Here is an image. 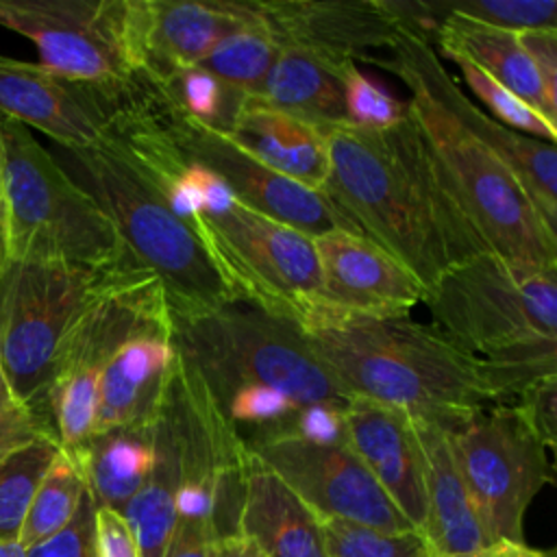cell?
<instances>
[{
    "label": "cell",
    "instance_id": "obj_1",
    "mask_svg": "<svg viewBox=\"0 0 557 557\" xmlns=\"http://www.w3.org/2000/svg\"><path fill=\"white\" fill-rule=\"evenodd\" d=\"M320 133L329 157L322 196L426 292L453 268L490 252L442 181L411 115L383 131L344 124Z\"/></svg>",
    "mask_w": 557,
    "mask_h": 557
},
{
    "label": "cell",
    "instance_id": "obj_2",
    "mask_svg": "<svg viewBox=\"0 0 557 557\" xmlns=\"http://www.w3.org/2000/svg\"><path fill=\"white\" fill-rule=\"evenodd\" d=\"M305 339L350 396L453 429L494 403H507L498 376L461 352L435 326L311 307L298 322Z\"/></svg>",
    "mask_w": 557,
    "mask_h": 557
},
{
    "label": "cell",
    "instance_id": "obj_3",
    "mask_svg": "<svg viewBox=\"0 0 557 557\" xmlns=\"http://www.w3.org/2000/svg\"><path fill=\"white\" fill-rule=\"evenodd\" d=\"M172 324L178 357L239 435L250 429L244 440L272 433L305 407L346 409L352 400L285 318L235 302L172 315Z\"/></svg>",
    "mask_w": 557,
    "mask_h": 557
},
{
    "label": "cell",
    "instance_id": "obj_4",
    "mask_svg": "<svg viewBox=\"0 0 557 557\" xmlns=\"http://www.w3.org/2000/svg\"><path fill=\"white\" fill-rule=\"evenodd\" d=\"M431 44L400 30L387 57H370L407 87L409 115L463 215L490 252L513 268L555 270L557 231L550 228L513 172L446 107L429 74Z\"/></svg>",
    "mask_w": 557,
    "mask_h": 557
},
{
    "label": "cell",
    "instance_id": "obj_5",
    "mask_svg": "<svg viewBox=\"0 0 557 557\" xmlns=\"http://www.w3.org/2000/svg\"><path fill=\"white\" fill-rule=\"evenodd\" d=\"M424 305L453 346L494 370L507 403L557 374V268L522 270L483 252L446 272Z\"/></svg>",
    "mask_w": 557,
    "mask_h": 557
},
{
    "label": "cell",
    "instance_id": "obj_6",
    "mask_svg": "<svg viewBox=\"0 0 557 557\" xmlns=\"http://www.w3.org/2000/svg\"><path fill=\"white\" fill-rule=\"evenodd\" d=\"M65 152L74 181L109 215L126 255L163 285L172 315L239 302L196 233L113 135Z\"/></svg>",
    "mask_w": 557,
    "mask_h": 557
},
{
    "label": "cell",
    "instance_id": "obj_7",
    "mask_svg": "<svg viewBox=\"0 0 557 557\" xmlns=\"http://www.w3.org/2000/svg\"><path fill=\"white\" fill-rule=\"evenodd\" d=\"M7 261H48L85 270L137 265L100 205L24 124L0 115Z\"/></svg>",
    "mask_w": 557,
    "mask_h": 557
},
{
    "label": "cell",
    "instance_id": "obj_8",
    "mask_svg": "<svg viewBox=\"0 0 557 557\" xmlns=\"http://www.w3.org/2000/svg\"><path fill=\"white\" fill-rule=\"evenodd\" d=\"M191 165L200 196L198 237L220 274L239 302L298 326L320 292L313 237L237 202L213 174Z\"/></svg>",
    "mask_w": 557,
    "mask_h": 557
},
{
    "label": "cell",
    "instance_id": "obj_9",
    "mask_svg": "<svg viewBox=\"0 0 557 557\" xmlns=\"http://www.w3.org/2000/svg\"><path fill=\"white\" fill-rule=\"evenodd\" d=\"M124 268L131 265L96 272L9 259L0 270V372L44 418L50 420L48 387L67 335Z\"/></svg>",
    "mask_w": 557,
    "mask_h": 557
},
{
    "label": "cell",
    "instance_id": "obj_10",
    "mask_svg": "<svg viewBox=\"0 0 557 557\" xmlns=\"http://www.w3.org/2000/svg\"><path fill=\"white\" fill-rule=\"evenodd\" d=\"M170 313L163 285L139 265L115 274L87 307L61 348L46 398L63 450L74 453L91 437L100 374L115 348L137 329Z\"/></svg>",
    "mask_w": 557,
    "mask_h": 557
},
{
    "label": "cell",
    "instance_id": "obj_11",
    "mask_svg": "<svg viewBox=\"0 0 557 557\" xmlns=\"http://www.w3.org/2000/svg\"><path fill=\"white\" fill-rule=\"evenodd\" d=\"M446 431L490 542H524V513L553 481V466L520 407L494 403Z\"/></svg>",
    "mask_w": 557,
    "mask_h": 557
},
{
    "label": "cell",
    "instance_id": "obj_12",
    "mask_svg": "<svg viewBox=\"0 0 557 557\" xmlns=\"http://www.w3.org/2000/svg\"><path fill=\"white\" fill-rule=\"evenodd\" d=\"M141 107L165 141L185 161L213 174L237 202L285 222L309 237L335 228L357 233L322 194L272 172L239 146L231 133L209 126L183 111L146 78Z\"/></svg>",
    "mask_w": 557,
    "mask_h": 557
},
{
    "label": "cell",
    "instance_id": "obj_13",
    "mask_svg": "<svg viewBox=\"0 0 557 557\" xmlns=\"http://www.w3.org/2000/svg\"><path fill=\"white\" fill-rule=\"evenodd\" d=\"M0 26L30 39L39 63L83 83L137 76L128 52V0H0Z\"/></svg>",
    "mask_w": 557,
    "mask_h": 557
},
{
    "label": "cell",
    "instance_id": "obj_14",
    "mask_svg": "<svg viewBox=\"0 0 557 557\" xmlns=\"http://www.w3.org/2000/svg\"><path fill=\"white\" fill-rule=\"evenodd\" d=\"M244 444L320 518L346 520L385 533L418 531L389 500L348 442L283 433L244 440Z\"/></svg>",
    "mask_w": 557,
    "mask_h": 557
},
{
    "label": "cell",
    "instance_id": "obj_15",
    "mask_svg": "<svg viewBox=\"0 0 557 557\" xmlns=\"http://www.w3.org/2000/svg\"><path fill=\"white\" fill-rule=\"evenodd\" d=\"M135 78L111 85L83 83L41 63L0 54V115L41 131L63 150L87 148L98 144L128 107Z\"/></svg>",
    "mask_w": 557,
    "mask_h": 557
},
{
    "label": "cell",
    "instance_id": "obj_16",
    "mask_svg": "<svg viewBox=\"0 0 557 557\" xmlns=\"http://www.w3.org/2000/svg\"><path fill=\"white\" fill-rule=\"evenodd\" d=\"M259 15V0H128L133 67L137 76L163 83L198 67L226 35Z\"/></svg>",
    "mask_w": 557,
    "mask_h": 557
},
{
    "label": "cell",
    "instance_id": "obj_17",
    "mask_svg": "<svg viewBox=\"0 0 557 557\" xmlns=\"http://www.w3.org/2000/svg\"><path fill=\"white\" fill-rule=\"evenodd\" d=\"M320 292L315 307L368 315L398 318L426 300V287L387 250L363 235L335 228L313 237Z\"/></svg>",
    "mask_w": 557,
    "mask_h": 557
},
{
    "label": "cell",
    "instance_id": "obj_18",
    "mask_svg": "<svg viewBox=\"0 0 557 557\" xmlns=\"http://www.w3.org/2000/svg\"><path fill=\"white\" fill-rule=\"evenodd\" d=\"M261 15L281 48L335 59L368 61L400 35L381 0H263Z\"/></svg>",
    "mask_w": 557,
    "mask_h": 557
},
{
    "label": "cell",
    "instance_id": "obj_19",
    "mask_svg": "<svg viewBox=\"0 0 557 557\" xmlns=\"http://www.w3.org/2000/svg\"><path fill=\"white\" fill-rule=\"evenodd\" d=\"M346 442L398 511L422 533L426 496L413 418L392 405L352 396L344 411Z\"/></svg>",
    "mask_w": 557,
    "mask_h": 557
},
{
    "label": "cell",
    "instance_id": "obj_20",
    "mask_svg": "<svg viewBox=\"0 0 557 557\" xmlns=\"http://www.w3.org/2000/svg\"><path fill=\"white\" fill-rule=\"evenodd\" d=\"M172 313L128 335L109 357L96 398L94 433L152 422L174 368Z\"/></svg>",
    "mask_w": 557,
    "mask_h": 557
},
{
    "label": "cell",
    "instance_id": "obj_21",
    "mask_svg": "<svg viewBox=\"0 0 557 557\" xmlns=\"http://www.w3.org/2000/svg\"><path fill=\"white\" fill-rule=\"evenodd\" d=\"M435 91L457 120L513 172L544 222L557 231V150L555 144L518 133L474 104L446 72L435 46L429 52Z\"/></svg>",
    "mask_w": 557,
    "mask_h": 557
},
{
    "label": "cell",
    "instance_id": "obj_22",
    "mask_svg": "<svg viewBox=\"0 0 557 557\" xmlns=\"http://www.w3.org/2000/svg\"><path fill=\"white\" fill-rule=\"evenodd\" d=\"M235 531L263 557H329L322 518L250 450Z\"/></svg>",
    "mask_w": 557,
    "mask_h": 557
},
{
    "label": "cell",
    "instance_id": "obj_23",
    "mask_svg": "<svg viewBox=\"0 0 557 557\" xmlns=\"http://www.w3.org/2000/svg\"><path fill=\"white\" fill-rule=\"evenodd\" d=\"M422 448L426 522L424 537L437 557L474 553L490 542L457 468L448 431L435 422L413 418Z\"/></svg>",
    "mask_w": 557,
    "mask_h": 557
},
{
    "label": "cell",
    "instance_id": "obj_24",
    "mask_svg": "<svg viewBox=\"0 0 557 557\" xmlns=\"http://www.w3.org/2000/svg\"><path fill=\"white\" fill-rule=\"evenodd\" d=\"M228 133L272 172L322 194L329 178V157L320 128L257 98H246Z\"/></svg>",
    "mask_w": 557,
    "mask_h": 557
},
{
    "label": "cell",
    "instance_id": "obj_25",
    "mask_svg": "<svg viewBox=\"0 0 557 557\" xmlns=\"http://www.w3.org/2000/svg\"><path fill=\"white\" fill-rule=\"evenodd\" d=\"M348 59L283 46L257 94V100L315 128L344 126L342 70Z\"/></svg>",
    "mask_w": 557,
    "mask_h": 557
},
{
    "label": "cell",
    "instance_id": "obj_26",
    "mask_svg": "<svg viewBox=\"0 0 557 557\" xmlns=\"http://www.w3.org/2000/svg\"><path fill=\"white\" fill-rule=\"evenodd\" d=\"M152 448L154 457L146 481L120 513L131 527L141 555L163 557L176 524V492L181 485V437L170 381L154 418Z\"/></svg>",
    "mask_w": 557,
    "mask_h": 557
},
{
    "label": "cell",
    "instance_id": "obj_27",
    "mask_svg": "<svg viewBox=\"0 0 557 557\" xmlns=\"http://www.w3.org/2000/svg\"><path fill=\"white\" fill-rule=\"evenodd\" d=\"M435 44L440 52H457L470 59L527 107L540 113L548 124L557 126V113H553L544 100L540 78L518 30L481 24L461 15H448L435 28L431 46Z\"/></svg>",
    "mask_w": 557,
    "mask_h": 557
},
{
    "label": "cell",
    "instance_id": "obj_28",
    "mask_svg": "<svg viewBox=\"0 0 557 557\" xmlns=\"http://www.w3.org/2000/svg\"><path fill=\"white\" fill-rule=\"evenodd\" d=\"M152 429L154 420L109 429L91 435L78 450L70 453L96 507L122 511L144 485L154 457Z\"/></svg>",
    "mask_w": 557,
    "mask_h": 557
},
{
    "label": "cell",
    "instance_id": "obj_29",
    "mask_svg": "<svg viewBox=\"0 0 557 557\" xmlns=\"http://www.w3.org/2000/svg\"><path fill=\"white\" fill-rule=\"evenodd\" d=\"M400 30L433 41L437 24L461 15L507 30H557L555 0H383Z\"/></svg>",
    "mask_w": 557,
    "mask_h": 557
},
{
    "label": "cell",
    "instance_id": "obj_30",
    "mask_svg": "<svg viewBox=\"0 0 557 557\" xmlns=\"http://www.w3.org/2000/svg\"><path fill=\"white\" fill-rule=\"evenodd\" d=\"M242 487L224 476H187L176 492V524L163 557H215L226 513L237 522Z\"/></svg>",
    "mask_w": 557,
    "mask_h": 557
},
{
    "label": "cell",
    "instance_id": "obj_31",
    "mask_svg": "<svg viewBox=\"0 0 557 557\" xmlns=\"http://www.w3.org/2000/svg\"><path fill=\"white\" fill-rule=\"evenodd\" d=\"M278 50V41L263 22V15H259L257 22L226 35L198 70L246 98H257Z\"/></svg>",
    "mask_w": 557,
    "mask_h": 557
},
{
    "label": "cell",
    "instance_id": "obj_32",
    "mask_svg": "<svg viewBox=\"0 0 557 557\" xmlns=\"http://www.w3.org/2000/svg\"><path fill=\"white\" fill-rule=\"evenodd\" d=\"M85 492L87 483L76 459L61 448L33 496L20 531L22 546L28 550L65 529L76 516Z\"/></svg>",
    "mask_w": 557,
    "mask_h": 557
},
{
    "label": "cell",
    "instance_id": "obj_33",
    "mask_svg": "<svg viewBox=\"0 0 557 557\" xmlns=\"http://www.w3.org/2000/svg\"><path fill=\"white\" fill-rule=\"evenodd\" d=\"M59 450V440L44 435L0 459V540H20L33 496Z\"/></svg>",
    "mask_w": 557,
    "mask_h": 557
},
{
    "label": "cell",
    "instance_id": "obj_34",
    "mask_svg": "<svg viewBox=\"0 0 557 557\" xmlns=\"http://www.w3.org/2000/svg\"><path fill=\"white\" fill-rule=\"evenodd\" d=\"M437 54H440V59L446 57L457 65L459 76L463 78L466 87L476 96V100H481L485 104V109H490V115L494 120H498L500 124H505L518 133H524L529 137L555 144L557 126L548 124L540 113H535L531 107H527L520 98H516L500 83H496L479 65H474L470 59H466L457 52H437Z\"/></svg>",
    "mask_w": 557,
    "mask_h": 557
},
{
    "label": "cell",
    "instance_id": "obj_35",
    "mask_svg": "<svg viewBox=\"0 0 557 557\" xmlns=\"http://www.w3.org/2000/svg\"><path fill=\"white\" fill-rule=\"evenodd\" d=\"M329 557H437L420 531L385 533L346 520H324Z\"/></svg>",
    "mask_w": 557,
    "mask_h": 557
},
{
    "label": "cell",
    "instance_id": "obj_36",
    "mask_svg": "<svg viewBox=\"0 0 557 557\" xmlns=\"http://www.w3.org/2000/svg\"><path fill=\"white\" fill-rule=\"evenodd\" d=\"M154 85L161 89L165 98H170L183 111L226 133L246 100V96L228 89L226 85H222L220 81H215L198 67Z\"/></svg>",
    "mask_w": 557,
    "mask_h": 557
},
{
    "label": "cell",
    "instance_id": "obj_37",
    "mask_svg": "<svg viewBox=\"0 0 557 557\" xmlns=\"http://www.w3.org/2000/svg\"><path fill=\"white\" fill-rule=\"evenodd\" d=\"M344 104L346 126L363 131H383L409 117L407 100H398L374 76L361 72L352 59L344 63Z\"/></svg>",
    "mask_w": 557,
    "mask_h": 557
},
{
    "label": "cell",
    "instance_id": "obj_38",
    "mask_svg": "<svg viewBox=\"0 0 557 557\" xmlns=\"http://www.w3.org/2000/svg\"><path fill=\"white\" fill-rule=\"evenodd\" d=\"M44 435L57 437L50 420L28 407L0 372V459Z\"/></svg>",
    "mask_w": 557,
    "mask_h": 557
},
{
    "label": "cell",
    "instance_id": "obj_39",
    "mask_svg": "<svg viewBox=\"0 0 557 557\" xmlns=\"http://www.w3.org/2000/svg\"><path fill=\"white\" fill-rule=\"evenodd\" d=\"M94 511L96 503L85 492L76 516L57 535L35 544L26 557H96L94 555Z\"/></svg>",
    "mask_w": 557,
    "mask_h": 557
},
{
    "label": "cell",
    "instance_id": "obj_40",
    "mask_svg": "<svg viewBox=\"0 0 557 557\" xmlns=\"http://www.w3.org/2000/svg\"><path fill=\"white\" fill-rule=\"evenodd\" d=\"M516 405L527 418L529 426L550 450L557 442V374L544 376L518 394Z\"/></svg>",
    "mask_w": 557,
    "mask_h": 557
},
{
    "label": "cell",
    "instance_id": "obj_41",
    "mask_svg": "<svg viewBox=\"0 0 557 557\" xmlns=\"http://www.w3.org/2000/svg\"><path fill=\"white\" fill-rule=\"evenodd\" d=\"M94 555L96 557H144L124 516L111 507L94 511Z\"/></svg>",
    "mask_w": 557,
    "mask_h": 557
},
{
    "label": "cell",
    "instance_id": "obj_42",
    "mask_svg": "<svg viewBox=\"0 0 557 557\" xmlns=\"http://www.w3.org/2000/svg\"><path fill=\"white\" fill-rule=\"evenodd\" d=\"M520 41L535 67L548 109L557 113V30H520Z\"/></svg>",
    "mask_w": 557,
    "mask_h": 557
},
{
    "label": "cell",
    "instance_id": "obj_43",
    "mask_svg": "<svg viewBox=\"0 0 557 557\" xmlns=\"http://www.w3.org/2000/svg\"><path fill=\"white\" fill-rule=\"evenodd\" d=\"M450 557H553V550L531 548L524 542H494L474 553L450 555Z\"/></svg>",
    "mask_w": 557,
    "mask_h": 557
},
{
    "label": "cell",
    "instance_id": "obj_44",
    "mask_svg": "<svg viewBox=\"0 0 557 557\" xmlns=\"http://www.w3.org/2000/svg\"><path fill=\"white\" fill-rule=\"evenodd\" d=\"M215 557H263L261 550L242 533H222L215 542Z\"/></svg>",
    "mask_w": 557,
    "mask_h": 557
},
{
    "label": "cell",
    "instance_id": "obj_45",
    "mask_svg": "<svg viewBox=\"0 0 557 557\" xmlns=\"http://www.w3.org/2000/svg\"><path fill=\"white\" fill-rule=\"evenodd\" d=\"M0 248L7 255V209H4V174H2V146H0Z\"/></svg>",
    "mask_w": 557,
    "mask_h": 557
},
{
    "label": "cell",
    "instance_id": "obj_46",
    "mask_svg": "<svg viewBox=\"0 0 557 557\" xmlns=\"http://www.w3.org/2000/svg\"><path fill=\"white\" fill-rule=\"evenodd\" d=\"M0 557H26V548L20 540H0Z\"/></svg>",
    "mask_w": 557,
    "mask_h": 557
},
{
    "label": "cell",
    "instance_id": "obj_47",
    "mask_svg": "<svg viewBox=\"0 0 557 557\" xmlns=\"http://www.w3.org/2000/svg\"><path fill=\"white\" fill-rule=\"evenodd\" d=\"M4 263H7V255H4V250L0 248V270L4 268Z\"/></svg>",
    "mask_w": 557,
    "mask_h": 557
}]
</instances>
